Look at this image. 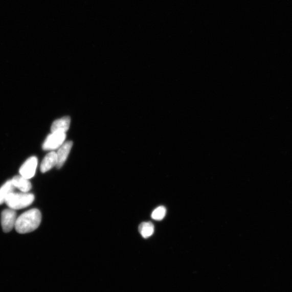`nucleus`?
<instances>
[{
	"label": "nucleus",
	"mask_w": 292,
	"mask_h": 292,
	"mask_svg": "<svg viewBox=\"0 0 292 292\" xmlns=\"http://www.w3.org/2000/svg\"><path fill=\"white\" fill-rule=\"evenodd\" d=\"M42 219V215L39 210L33 209L28 210L18 216L15 228L20 234L32 232L39 228Z\"/></svg>",
	"instance_id": "1"
},
{
	"label": "nucleus",
	"mask_w": 292,
	"mask_h": 292,
	"mask_svg": "<svg viewBox=\"0 0 292 292\" xmlns=\"http://www.w3.org/2000/svg\"><path fill=\"white\" fill-rule=\"evenodd\" d=\"M34 199L35 197L33 194L13 192L7 196L5 203L9 208L15 211L30 206L34 201Z\"/></svg>",
	"instance_id": "2"
},
{
	"label": "nucleus",
	"mask_w": 292,
	"mask_h": 292,
	"mask_svg": "<svg viewBox=\"0 0 292 292\" xmlns=\"http://www.w3.org/2000/svg\"><path fill=\"white\" fill-rule=\"evenodd\" d=\"M66 135L62 132L52 133L47 137L43 144L44 150H54L60 148L64 143Z\"/></svg>",
	"instance_id": "3"
},
{
	"label": "nucleus",
	"mask_w": 292,
	"mask_h": 292,
	"mask_svg": "<svg viewBox=\"0 0 292 292\" xmlns=\"http://www.w3.org/2000/svg\"><path fill=\"white\" fill-rule=\"evenodd\" d=\"M16 219L15 210L10 209L3 211L2 213V224L4 232H11L15 228Z\"/></svg>",
	"instance_id": "4"
},
{
	"label": "nucleus",
	"mask_w": 292,
	"mask_h": 292,
	"mask_svg": "<svg viewBox=\"0 0 292 292\" xmlns=\"http://www.w3.org/2000/svg\"><path fill=\"white\" fill-rule=\"evenodd\" d=\"M37 166V159L35 156L28 159L20 168V175L30 180L35 174Z\"/></svg>",
	"instance_id": "5"
},
{
	"label": "nucleus",
	"mask_w": 292,
	"mask_h": 292,
	"mask_svg": "<svg viewBox=\"0 0 292 292\" xmlns=\"http://www.w3.org/2000/svg\"><path fill=\"white\" fill-rule=\"evenodd\" d=\"M73 146L72 141H68L63 143V144L58 148L56 156H57V165L56 167L60 168L64 165L69 156Z\"/></svg>",
	"instance_id": "6"
},
{
	"label": "nucleus",
	"mask_w": 292,
	"mask_h": 292,
	"mask_svg": "<svg viewBox=\"0 0 292 292\" xmlns=\"http://www.w3.org/2000/svg\"><path fill=\"white\" fill-rule=\"evenodd\" d=\"M57 165V156L56 153L52 151L47 154L42 160L40 166V170L44 173L49 171Z\"/></svg>",
	"instance_id": "7"
},
{
	"label": "nucleus",
	"mask_w": 292,
	"mask_h": 292,
	"mask_svg": "<svg viewBox=\"0 0 292 292\" xmlns=\"http://www.w3.org/2000/svg\"><path fill=\"white\" fill-rule=\"evenodd\" d=\"M70 124L71 119L69 117L56 120L53 122L51 126L52 133L62 132L65 133L70 128Z\"/></svg>",
	"instance_id": "8"
},
{
	"label": "nucleus",
	"mask_w": 292,
	"mask_h": 292,
	"mask_svg": "<svg viewBox=\"0 0 292 292\" xmlns=\"http://www.w3.org/2000/svg\"><path fill=\"white\" fill-rule=\"evenodd\" d=\"M15 188H18L21 192L27 193L32 189V184L29 179L21 175H16L11 180Z\"/></svg>",
	"instance_id": "9"
},
{
	"label": "nucleus",
	"mask_w": 292,
	"mask_h": 292,
	"mask_svg": "<svg viewBox=\"0 0 292 292\" xmlns=\"http://www.w3.org/2000/svg\"><path fill=\"white\" fill-rule=\"evenodd\" d=\"M15 188L11 180L7 181L0 188V205L5 203L7 196L14 192Z\"/></svg>",
	"instance_id": "10"
},
{
	"label": "nucleus",
	"mask_w": 292,
	"mask_h": 292,
	"mask_svg": "<svg viewBox=\"0 0 292 292\" xmlns=\"http://www.w3.org/2000/svg\"><path fill=\"white\" fill-rule=\"evenodd\" d=\"M140 233L144 238L147 239L151 237L154 232V226L151 222L141 223L139 227Z\"/></svg>",
	"instance_id": "11"
},
{
	"label": "nucleus",
	"mask_w": 292,
	"mask_h": 292,
	"mask_svg": "<svg viewBox=\"0 0 292 292\" xmlns=\"http://www.w3.org/2000/svg\"><path fill=\"white\" fill-rule=\"evenodd\" d=\"M166 209L164 206L158 207L152 214V218L154 220L160 221L163 220L166 215Z\"/></svg>",
	"instance_id": "12"
}]
</instances>
